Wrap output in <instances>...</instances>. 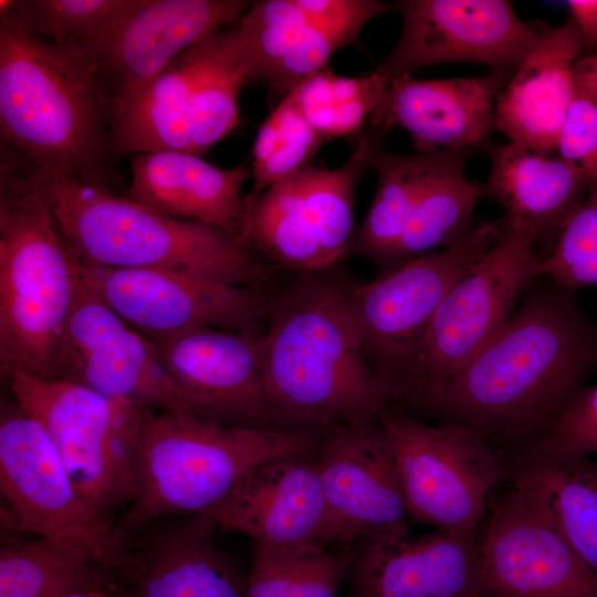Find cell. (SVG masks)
<instances>
[{
  "mask_svg": "<svg viewBox=\"0 0 597 597\" xmlns=\"http://www.w3.org/2000/svg\"><path fill=\"white\" fill-rule=\"evenodd\" d=\"M303 11L291 42L262 81L282 98L325 69L337 50L354 44L364 29L353 0H303Z\"/></svg>",
  "mask_w": 597,
  "mask_h": 597,
  "instance_id": "32",
  "label": "cell"
},
{
  "mask_svg": "<svg viewBox=\"0 0 597 597\" xmlns=\"http://www.w3.org/2000/svg\"><path fill=\"white\" fill-rule=\"evenodd\" d=\"M316 459L328 506L357 547L409 536L398 467L377 419L320 432Z\"/></svg>",
  "mask_w": 597,
  "mask_h": 597,
  "instance_id": "19",
  "label": "cell"
},
{
  "mask_svg": "<svg viewBox=\"0 0 597 597\" xmlns=\"http://www.w3.org/2000/svg\"><path fill=\"white\" fill-rule=\"evenodd\" d=\"M56 379L83 385L144 409L199 417L150 342L92 295L80 275Z\"/></svg>",
  "mask_w": 597,
  "mask_h": 597,
  "instance_id": "14",
  "label": "cell"
},
{
  "mask_svg": "<svg viewBox=\"0 0 597 597\" xmlns=\"http://www.w3.org/2000/svg\"><path fill=\"white\" fill-rule=\"evenodd\" d=\"M470 154L468 149H446L433 154L432 165L390 264L453 247L475 227L474 210L481 198V186L464 175Z\"/></svg>",
  "mask_w": 597,
  "mask_h": 597,
  "instance_id": "28",
  "label": "cell"
},
{
  "mask_svg": "<svg viewBox=\"0 0 597 597\" xmlns=\"http://www.w3.org/2000/svg\"><path fill=\"white\" fill-rule=\"evenodd\" d=\"M124 197L163 214L197 221L238 237L242 187L252 178L245 163L220 168L199 155L157 150L130 157Z\"/></svg>",
  "mask_w": 597,
  "mask_h": 597,
  "instance_id": "25",
  "label": "cell"
},
{
  "mask_svg": "<svg viewBox=\"0 0 597 597\" xmlns=\"http://www.w3.org/2000/svg\"><path fill=\"white\" fill-rule=\"evenodd\" d=\"M112 102L75 45L0 19L1 144L49 177L109 189Z\"/></svg>",
  "mask_w": 597,
  "mask_h": 597,
  "instance_id": "3",
  "label": "cell"
},
{
  "mask_svg": "<svg viewBox=\"0 0 597 597\" xmlns=\"http://www.w3.org/2000/svg\"><path fill=\"white\" fill-rule=\"evenodd\" d=\"M479 544V597H597V575L514 489L493 505Z\"/></svg>",
  "mask_w": 597,
  "mask_h": 597,
  "instance_id": "18",
  "label": "cell"
},
{
  "mask_svg": "<svg viewBox=\"0 0 597 597\" xmlns=\"http://www.w3.org/2000/svg\"><path fill=\"white\" fill-rule=\"evenodd\" d=\"M208 513L164 519L130 541L129 597H244Z\"/></svg>",
  "mask_w": 597,
  "mask_h": 597,
  "instance_id": "22",
  "label": "cell"
},
{
  "mask_svg": "<svg viewBox=\"0 0 597 597\" xmlns=\"http://www.w3.org/2000/svg\"><path fill=\"white\" fill-rule=\"evenodd\" d=\"M567 7L579 29L584 51L593 54L597 48V0H569Z\"/></svg>",
  "mask_w": 597,
  "mask_h": 597,
  "instance_id": "40",
  "label": "cell"
},
{
  "mask_svg": "<svg viewBox=\"0 0 597 597\" xmlns=\"http://www.w3.org/2000/svg\"><path fill=\"white\" fill-rule=\"evenodd\" d=\"M77 264L57 226L50 179L1 144L0 370L56 379Z\"/></svg>",
  "mask_w": 597,
  "mask_h": 597,
  "instance_id": "4",
  "label": "cell"
},
{
  "mask_svg": "<svg viewBox=\"0 0 597 597\" xmlns=\"http://www.w3.org/2000/svg\"><path fill=\"white\" fill-rule=\"evenodd\" d=\"M533 241L506 227L439 304L389 409L432 415L452 377L505 327L538 279Z\"/></svg>",
  "mask_w": 597,
  "mask_h": 597,
  "instance_id": "7",
  "label": "cell"
},
{
  "mask_svg": "<svg viewBox=\"0 0 597 597\" xmlns=\"http://www.w3.org/2000/svg\"><path fill=\"white\" fill-rule=\"evenodd\" d=\"M317 443L318 433L146 409L134 451V494L116 531L130 542L156 521L207 513L260 463L315 451Z\"/></svg>",
  "mask_w": 597,
  "mask_h": 597,
  "instance_id": "5",
  "label": "cell"
},
{
  "mask_svg": "<svg viewBox=\"0 0 597 597\" xmlns=\"http://www.w3.org/2000/svg\"><path fill=\"white\" fill-rule=\"evenodd\" d=\"M76 264L85 289L143 335L266 329L271 300L261 289L168 270Z\"/></svg>",
  "mask_w": 597,
  "mask_h": 597,
  "instance_id": "12",
  "label": "cell"
},
{
  "mask_svg": "<svg viewBox=\"0 0 597 597\" xmlns=\"http://www.w3.org/2000/svg\"><path fill=\"white\" fill-rule=\"evenodd\" d=\"M17 405L46 431L76 489L103 520L134 494V451L146 409L64 379L13 373Z\"/></svg>",
  "mask_w": 597,
  "mask_h": 597,
  "instance_id": "10",
  "label": "cell"
},
{
  "mask_svg": "<svg viewBox=\"0 0 597 597\" xmlns=\"http://www.w3.org/2000/svg\"><path fill=\"white\" fill-rule=\"evenodd\" d=\"M377 420L396 459L408 517L478 540L489 494L509 478L503 453L460 421L430 425L387 408Z\"/></svg>",
  "mask_w": 597,
  "mask_h": 597,
  "instance_id": "9",
  "label": "cell"
},
{
  "mask_svg": "<svg viewBox=\"0 0 597 597\" xmlns=\"http://www.w3.org/2000/svg\"><path fill=\"white\" fill-rule=\"evenodd\" d=\"M0 493L7 526L84 551L124 578L130 543L90 507L44 428L15 401L1 407Z\"/></svg>",
  "mask_w": 597,
  "mask_h": 597,
  "instance_id": "11",
  "label": "cell"
},
{
  "mask_svg": "<svg viewBox=\"0 0 597 597\" xmlns=\"http://www.w3.org/2000/svg\"><path fill=\"white\" fill-rule=\"evenodd\" d=\"M538 277L576 291L597 285V175L588 195L555 240L552 251L537 264Z\"/></svg>",
  "mask_w": 597,
  "mask_h": 597,
  "instance_id": "36",
  "label": "cell"
},
{
  "mask_svg": "<svg viewBox=\"0 0 597 597\" xmlns=\"http://www.w3.org/2000/svg\"><path fill=\"white\" fill-rule=\"evenodd\" d=\"M514 70L492 69L480 76L420 81L389 80L370 117L384 135L392 127L407 130L417 153L473 150L494 130V106Z\"/></svg>",
  "mask_w": 597,
  "mask_h": 597,
  "instance_id": "20",
  "label": "cell"
},
{
  "mask_svg": "<svg viewBox=\"0 0 597 597\" xmlns=\"http://www.w3.org/2000/svg\"><path fill=\"white\" fill-rule=\"evenodd\" d=\"M542 279L432 413L471 426L501 452L534 440L597 370V325L576 291Z\"/></svg>",
  "mask_w": 597,
  "mask_h": 597,
  "instance_id": "1",
  "label": "cell"
},
{
  "mask_svg": "<svg viewBox=\"0 0 597 597\" xmlns=\"http://www.w3.org/2000/svg\"><path fill=\"white\" fill-rule=\"evenodd\" d=\"M264 333L202 326L144 336L200 418L281 429L264 394Z\"/></svg>",
  "mask_w": 597,
  "mask_h": 597,
  "instance_id": "16",
  "label": "cell"
},
{
  "mask_svg": "<svg viewBox=\"0 0 597 597\" xmlns=\"http://www.w3.org/2000/svg\"><path fill=\"white\" fill-rule=\"evenodd\" d=\"M138 0H1L0 19L62 45L91 50Z\"/></svg>",
  "mask_w": 597,
  "mask_h": 597,
  "instance_id": "35",
  "label": "cell"
},
{
  "mask_svg": "<svg viewBox=\"0 0 597 597\" xmlns=\"http://www.w3.org/2000/svg\"><path fill=\"white\" fill-rule=\"evenodd\" d=\"M433 161V153L399 155L378 147L370 157L377 186L369 210L355 233L352 253L383 269L395 249Z\"/></svg>",
  "mask_w": 597,
  "mask_h": 597,
  "instance_id": "31",
  "label": "cell"
},
{
  "mask_svg": "<svg viewBox=\"0 0 597 597\" xmlns=\"http://www.w3.org/2000/svg\"><path fill=\"white\" fill-rule=\"evenodd\" d=\"M316 450L260 463L207 513L220 530L244 534L255 545L354 551L355 540L328 506Z\"/></svg>",
  "mask_w": 597,
  "mask_h": 597,
  "instance_id": "15",
  "label": "cell"
},
{
  "mask_svg": "<svg viewBox=\"0 0 597 597\" xmlns=\"http://www.w3.org/2000/svg\"><path fill=\"white\" fill-rule=\"evenodd\" d=\"M538 45L523 60L499 93L494 130L532 150L552 154L574 96V64L584 51L577 24H543Z\"/></svg>",
  "mask_w": 597,
  "mask_h": 597,
  "instance_id": "23",
  "label": "cell"
},
{
  "mask_svg": "<svg viewBox=\"0 0 597 597\" xmlns=\"http://www.w3.org/2000/svg\"><path fill=\"white\" fill-rule=\"evenodd\" d=\"M480 572L479 538L371 541L353 551L347 597H479Z\"/></svg>",
  "mask_w": 597,
  "mask_h": 597,
  "instance_id": "21",
  "label": "cell"
},
{
  "mask_svg": "<svg viewBox=\"0 0 597 597\" xmlns=\"http://www.w3.org/2000/svg\"><path fill=\"white\" fill-rule=\"evenodd\" d=\"M353 551L318 545L264 547L251 544L244 597H339Z\"/></svg>",
  "mask_w": 597,
  "mask_h": 597,
  "instance_id": "34",
  "label": "cell"
},
{
  "mask_svg": "<svg viewBox=\"0 0 597 597\" xmlns=\"http://www.w3.org/2000/svg\"><path fill=\"white\" fill-rule=\"evenodd\" d=\"M56 597H129L128 591L114 589H88L66 593Z\"/></svg>",
  "mask_w": 597,
  "mask_h": 597,
  "instance_id": "42",
  "label": "cell"
},
{
  "mask_svg": "<svg viewBox=\"0 0 597 597\" xmlns=\"http://www.w3.org/2000/svg\"><path fill=\"white\" fill-rule=\"evenodd\" d=\"M348 286L310 276L271 301L263 385L281 429L320 433L375 421L385 408L349 306Z\"/></svg>",
  "mask_w": 597,
  "mask_h": 597,
  "instance_id": "2",
  "label": "cell"
},
{
  "mask_svg": "<svg viewBox=\"0 0 597 597\" xmlns=\"http://www.w3.org/2000/svg\"><path fill=\"white\" fill-rule=\"evenodd\" d=\"M49 179L57 226L82 264L168 270L254 289L270 279L261 259L220 229L159 213L109 189Z\"/></svg>",
  "mask_w": 597,
  "mask_h": 597,
  "instance_id": "6",
  "label": "cell"
},
{
  "mask_svg": "<svg viewBox=\"0 0 597 597\" xmlns=\"http://www.w3.org/2000/svg\"><path fill=\"white\" fill-rule=\"evenodd\" d=\"M503 226V217L479 222L453 247L400 260L375 280L348 286L350 315L385 408L409 375L439 304L494 245Z\"/></svg>",
  "mask_w": 597,
  "mask_h": 597,
  "instance_id": "8",
  "label": "cell"
},
{
  "mask_svg": "<svg viewBox=\"0 0 597 597\" xmlns=\"http://www.w3.org/2000/svg\"><path fill=\"white\" fill-rule=\"evenodd\" d=\"M557 154L597 175V104L576 90L564 123Z\"/></svg>",
  "mask_w": 597,
  "mask_h": 597,
  "instance_id": "39",
  "label": "cell"
},
{
  "mask_svg": "<svg viewBox=\"0 0 597 597\" xmlns=\"http://www.w3.org/2000/svg\"><path fill=\"white\" fill-rule=\"evenodd\" d=\"M90 554L44 537L0 549V597H56L118 588Z\"/></svg>",
  "mask_w": 597,
  "mask_h": 597,
  "instance_id": "30",
  "label": "cell"
},
{
  "mask_svg": "<svg viewBox=\"0 0 597 597\" xmlns=\"http://www.w3.org/2000/svg\"><path fill=\"white\" fill-rule=\"evenodd\" d=\"M573 74L575 88L597 104V53L578 59Z\"/></svg>",
  "mask_w": 597,
  "mask_h": 597,
  "instance_id": "41",
  "label": "cell"
},
{
  "mask_svg": "<svg viewBox=\"0 0 597 597\" xmlns=\"http://www.w3.org/2000/svg\"><path fill=\"white\" fill-rule=\"evenodd\" d=\"M245 0H138L86 51L111 88L112 112L151 83L180 54L234 25ZM107 93V91H106Z\"/></svg>",
  "mask_w": 597,
  "mask_h": 597,
  "instance_id": "17",
  "label": "cell"
},
{
  "mask_svg": "<svg viewBox=\"0 0 597 597\" xmlns=\"http://www.w3.org/2000/svg\"><path fill=\"white\" fill-rule=\"evenodd\" d=\"M395 9L401 32L375 69L389 80L463 62L515 71L541 39L507 0H404Z\"/></svg>",
  "mask_w": 597,
  "mask_h": 597,
  "instance_id": "13",
  "label": "cell"
},
{
  "mask_svg": "<svg viewBox=\"0 0 597 597\" xmlns=\"http://www.w3.org/2000/svg\"><path fill=\"white\" fill-rule=\"evenodd\" d=\"M481 197L499 203L511 230L537 240L556 238L588 195L590 176L578 165L509 142L491 150Z\"/></svg>",
  "mask_w": 597,
  "mask_h": 597,
  "instance_id": "24",
  "label": "cell"
},
{
  "mask_svg": "<svg viewBox=\"0 0 597 597\" xmlns=\"http://www.w3.org/2000/svg\"><path fill=\"white\" fill-rule=\"evenodd\" d=\"M276 107L282 118L281 136L275 150L265 165L252 172L253 187L248 193V198L261 193L306 166L326 142L308 124L290 95L282 98Z\"/></svg>",
  "mask_w": 597,
  "mask_h": 597,
  "instance_id": "37",
  "label": "cell"
},
{
  "mask_svg": "<svg viewBox=\"0 0 597 597\" xmlns=\"http://www.w3.org/2000/svg\"><path fill=\"white\" fill-rule=\"evenodd\" d=\"M502 453L513 489L597 575V460L535 442Z\"/></svg>",
  "mask_w": 597,
  "mask_h": 597,
  "instance_id": "26",
  "label": "cell"
},
{
  "mask_svg": "<svg viewBox=\"0 0 597 597\" xmlns=\"http://www.w3.org/2000/svg\"><path fill=\"white\" fill-rule=\"evenodd\" d=\"M250 81L233 25L210 35L190 107L192 154L224 138L239 121V95Z\"/></svg>",
  "mask_w": 597,
  "mask_h": 597,
  "instance_id": "33",
  "label": "cell"
},
{
  "mask_svg": "<svg viewBox=\"0 0 597 597\" xmlns=\"http://www.w3.org/2000/svg\"><path fill=\"white\" fill-rule=\"evenodd\" d=\"M238 240L259 259L306 273L329 269L304 207L298 171L243 198Z\"/></svg>",
  "mask_w": 597,
  "mask_h": 597,
  "instance_id": "29",
  "label": "cell"
},
{
  "mask_svg": "<svg viewBox=\"0 0 597 597\" xmlns=\"http://www.w3.org/2000/svg\"><path fill=\"white\" fill-rule=\"evenodd\" d=\"M207 39L176 57L136 96L113 109L109 130L113 151L192 153L190 107Z\"/></svg>",
  "mask_w": 597,
  "mask_h": 597,
  "instance_id": "27",
  "label": "cell"
},
{
  "mask_svg": "<svg viewBox=\"0 0 597 597\" xmlns=\"http://www.w3.org/2000/svg\"><path fill=\"white\" fill-rule=\"evenodd\" d=\"M576 455H597V384L583 386L532 441Z\"/></svg>",
  "mask_w": 597,
  "mask_h": 597,
  "instance_id": "38",
  "label": "cell"
}]
</instances>
